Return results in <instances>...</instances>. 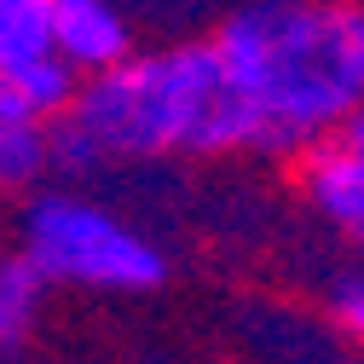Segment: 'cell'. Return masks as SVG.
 <instances>
[{"instance_id":"10","label":"cell","mask_w":364,"mask_h":364,"mask_svg":"<svg viewBox=\"0 0 364 364\" xmlns=\"http://www.w3.org/2000/svg\"><path fill=\"white\" fill-rule=\"evenodd\" d=\"M330 306H336V324L364 347V278H347V284H336V295H330Z\"/></svg>"},{"instance_id":"4","label":"cell","mask_w":364,"mask_h":364,"mask_svg":"<svg viewBox=\"0 0 364 364\" xmlns=\"http://www.w3.org/2000/svg\"><path fill=\"white\" fill-rule=\"evenodd\" d=\"M53 53L81 75H105L133 58V18L122 0H53Z\"/></svg>"},{"instance_id":"6","label":"cell","mask_w":364,"mask_h":364,"mask_svg":"<svg viewBox=\"0 0 364 364\" xmlns=\"http://www.w3.org/2000/svg\"><path fill=\"white\" fill-rule=\"evenodd\" d=\"M301 186H306L312 208L324 214L336 232L364 243V156L358 151H347L341 139L312 145L306 162H301Z\"/></svg>"},{"instance_id":"7","label":"cell","mask_w":364,"mask_h":364,"mask_svg":"<svg viewBox=\"0 0 364 364\" xmlns=\"http://www.w3.org/2000/svg\"><path fill=\"white\" fill-rule=\"evenodd\" d=\"M47 272H41L29 255L18 260H0V353L18 347L35 324V312H41V295H47Z\"/></svg>"},{"instance_id":"11","label":"cell","mask_w":364,"mask_h":364,"mask_svg":"<svg viewBox=\"0 0 364 364\" xmlns=\"http://www.w3.org/2000/svg\"><path fill=\"white\" fill-rule=\"evenodd\" d=\"M336 139H341L347 151H358V156H364V110H358V116H353V122H347V127L336 133Z\"/></svg>"},{"instance_id":"1","label":"cell","mask_w":364,"mask_h":364,"mask_svg":"<svg viewBox=\"0 0 364 364\" xmlns=\"http://www.w3.org/2000/svg\"><path fill=\"white\" fill-rule=\"evenodd\" d=\"M220 156L260 151V127L225 75L214 41H173L87 75L75 110L53 127V168L93 173L122 156Z\"/></svg>"},{"instance_id":"5","label":"cell","mask_w":364,"mask_h":364,"mask_svg":"<svg viewBox=\"0 0 364 364\" xmlns=\"http://www.w3.org/2000/svg\"><path fill=\"white\" fill-rule=\"evenodd\" d=\"M81 81H87V75H81L70 58H58L53 47L0 64V122L58 127V122L75 110V99H81Z\"/></svg>"},{"instance_id":"8","label":"cell","mask_w":364,"mask_h":364,"mask_svg":"<svg viewBox=\"0 0 364 364\" xmlns=\"http://www.w3.org/2000/svg\"><path fill=\"white\" fill-rule=\"evenodd\" d=\"M53 168V127L0 122V186H29Z\"/></svg>"},{"instance_id":"3","label":"cell","mask_w":364,"mask_h":364,"mask_svg":"<svg viewBox=\"0 0 364 364\" xmlns=\"http://www.w3.org/2000/svg\"><path fill=\"white\" fill-rule=\"evenodd\" d=\"M23 255L53 284H81V289H151L168 278L156 243H145L133 225H122L99 203H81L64 191L29 203Z\"/></svg>"},{"instance_id":"9","label":"cell","mask_w":364,"mask_h":364,"mask_svg":"<svg viewBox=\"0 0 364 364\" xmlns=\"http://www.w3.org/2000/svg\"><path fill=\"white\" fill-rule=\"evenodd\" d=\"M53 47V0H0V64Z\"/></svg>"},{"instance_id":"2","label":"cell","mask_w":364,"mask_h":364,"mask_svg":"<svg viewBox=\"0 0 364 364\" xmlns=\"http://www.w3.org/2000/svg\"><path fill=\"white\" fill-rule=\"evenodd\" d=\"M214 47L260 127V151H312L364 110L358 0H237Z\"/></svg>"}]
</instances>
